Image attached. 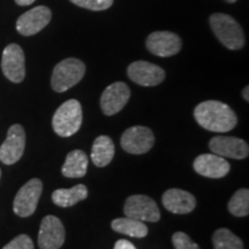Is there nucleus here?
I'll return each instance as SVG.
<instances>
[{"label":"nucleus","instance_id":"nucleus-1","mask_svg":"<svg viewBox=\"0 0 249 249\" xmlns=\"http://www.w3.org/2000/svg\"><path fill=\"white\" fill-rule=\"evenodd\" d=\"M194 117L197 124L209 132H230L238 124L235 112L225 103L218 101L200 103L195 107Z\"/></svg>","mask_w":249,"mask_h":249},{"label":"nucleus","instance_id":"nucleus-2","mask_svg":"<svg viewBox=\"0 0 249 249\" xmlns=\"http://www.w3.org/2000/svg\"><path fill=\"white\" fill-rule=\"evenodd\" d=\"M214 36L229 50H240L245 46L244 30L238 21L224 13H214L209 18Z\"/></svg>","mask_w":249,"mask_h":249},{"label":"nucleus","instance_id":"nucleus-3","mask_svg":"<svg viewBox=\"0 0 249 249\" xmlns=\"http://www.w3.org/2000/svg\"><path fill=\"white\" fill-rule=\"evenodd\" d=\"M82 124V107L79 101L70 99L57 108L52 118V127L61 138H70L79 132Z\"/></svg>","mask_w":249,"mask_h":249},{"label":"nucleus","instance_id":"nucleus-4","mask_svg":"<svg viewBox=\"0 0 249 249\" xmlns=\"http://www.w3.org/2000/svg\"><path fill=\"white\" fill-rule=\"evenodd\" d=\"M86 74V65L77 58H67L55 65L51 76L52 89L65 92L76 86Z\"/></svg>","mask_w":249,"mask_h":249},{"label":"nucleus","instance_id":"nucleus-5","mask_svg":"<svg viewBox=\"0 0 249 249\" xmlns=\"http://www.w3.org/2000/svg\"><path fill=\"white\" fill-rule=\"evenodd\" d=\"M124 216L140 222L156 223L160 220V208L156 202L147 195H132L124 205Z\"/></svg>","mask_w":249,"mask_h":249},{"label":"nucleus","instance_id":"nucleus-6","mask_svg":"<svg viewBox=\"0 0 249 249\" xmlns=\"http://www.w3.org/2000/svg\"><path fill=\"white\" fill-rule=\"evenodd\" d=\"M121 148L132 155L147 154L155 144V136L150 128L134 126L126 129L121 136Z\"/></svg>","mask_w":249,"mask_h":249},{"label":"nucleus","instance_id":"nucleus-7","mask_svg":"<svg viewBox=\"0 0 249 249\" xmlns=\"http://www.w3.org/2000/svg\"><path fill=\"white\" fill-rule=\"evenodd\" d=\"M43 183L39 179H31L18 192L13 202L14 213L20 217H29L36 211L42 195Z\"/></svg>","mask_w":249,"mask_h":249},{"label":"nucleus","instance_id":"nucleus-8","mask_svg":"<svg viewBox=\"0 0 249 249\" xmlns=\"http://www.w3.org/2000/svg\"><path fill=\"white\" fill-rule=\"evenodd\" d=\"M26 147V132L21 124L9 127L5 142L0 147V160L6 165H13L21 160Z\"/></svg>","mask_w":249,"mask_h":249},{"label":"nucleus","instance_id":"nucleus-9","mask_svg":"<svg viewBox=\"0 0 249 249\" xmlns=\"http://www.w3.org/2000/svg\"><path fill=\"white\" fill-rule=\"evenodd\" d=\"M66 238L64 224L58 217L46 216L40 223L38 247L40 249H60Z\"/></svg>","mask_w":249,"mask_h":249},{"label":"nucleus","instance_id":"nucleus-10","mask_svg":"<svg viewBox=\"0 0 249 249\" xmlns=\"http://www.w3.org/2000/svg\"><path fill=\"white\" fill-rule=\"evenodd\" d=\"M127 75L134 83L143 87H155L165 80V71L158 65L148 61L132 62L127 68Z\"/></svg>","mask_w":249,"mask_h":249},{"label":"nucleus","instance_id":"nucleus-11","mask_svg":"<svg viewBox=\"0 0 249 249\" xmlns=\"http://www.w3.org/2000/svg\"><path fill=\"white\" fill-rule=\"evenodd\" d=\"M1 70L4 75L14 83H20L26 76L23 50L18 44H9L5 48L1 58Z\"/></svg>","mask_w":249,"mask_h":249},{"label":"nucleus","instance_id":"nucleus-12","mask_svg":"<svg viewBox=\"0 0 249 249\" xmlns=\"http://www.w3.org/2000/svg\"><path fill=\"white\" fill-rule=\"evenodd\" d=\"M147 49L157 57H171L181 50V38L171 31H155L148 36Z\"/></svg>","mask_w":249,"mask_h":249},{"label":"nucleus","instance_id":"nucleus-13","mask_svg":"<svg viewBox=\"0 0 249 249\" xmlns=\"http://www.w3.org/2000/svg\"><path fill=\"white\" fill-rule=\"evenodd\" d=\"M130 97L129 87L124 82H114L102 93L101 107L105 116H114L124 107Z\"/></svg>","mask_w":249,"mask_h":249},{"label":"nucleus","instance_id":"nucleus-14","mask_svg":"<svg viewBox=\"0 0 249 249\" xmlns=\"http://www.w3.org/2000/svg\"><path fill=\"white\" fill-rule=\"evenodd\" d=\"M51 9L38 6L21 15L17 21V30L23 36H33L39 33L51 21Z\"/></svg>","mask_w":249,"mask_h":249},{"label":"nucleus","instance_id":"nucleus-15","mask_svg":"<svg viewBox=\"0 0 249 249\" xmlns=\"http://www.w3.org/2000/svg\"><path fill=\"white\" fill-rule=\"evenodd\" d=\"M210 150L220 157L245 160L249 155L248 143L233 136H214L209 142Z\"/></svg>","mask_w":249,"mask_h":249},{"label":"nucleus","instance_id":"nucleus-16","mask_svg":"<svg viewBox=\"0 0 249 249\" xmlns=\"http://www.w3.org/2000/svg\"><path fill=\"white\" fill-rule=\"evenodd\" d=\"M194 170L205 178L220 179L227 176L231 165L224 157L214 154H203L195 158Z\"/></svg>","mask_w":249,"mask_h":249},{"label":"nucleus","instance_id":"nucleus-17","mask_svg":"<svg viewBox=\"0 0 249 249\" xmlns=\"http://www.w3.org/2000/svg\"><path fill=\"white\" fill-rule=\"evenodd\" d=\"M161 202L165 209L177 214L189 213L196 207L195 196L179 188L167 189L163 194Z\"/></svg>","mask_w":249,"mask_h":249},{"label":"nucleus","instance_id":"nucleus-18","mask_svg":"<svg viewBox=\"0 0 249 249\" xmlns=\"http://www.w3.org/2000/svg\"><path fill=\"white\" fill-rule=\"evenodd\" d=\"M88 156L82 150H73L67 155L66 160L62 165L61 173L66 178H82L88 170Z\"/></svg>","mask_w":249,"mask_h":249},{"label":"nucleus","instance_id":"nucleus-19","mask_svg":"<svg viewBox=\"0 0 249 249\" xmlns=\"http://www.w3.org/2000/svg\"><path fill=\"white\" fill-rule=\"evenodd\" d=\"M114 143L111 138L101 135L93 141L91 149V160L97 167H105L114 157Z\"/></svg>","mask_w":249,"mask_h":249},{"label":"nucleus","instance_id":"nucleus-20","mask_svg":"<svg viewBox=\"0 0 249 249\" xmlns=\"http://www.w3.org/2000/svg\"><path fill=\"white\" fill-rule=\"evenodd\" d=\"M88 197V188L82 183L70 189H57L52 193V201L61 208H70Z\"/></svg>","mask_w":249,"mask_h":249},{"label":"nucleus","instance_id":"nucleus-21","mask_svg":"<svg viewBox=\"0 0 249 249\" xmlns=\"http://www.w3.org/2000/svg\"><path fill=\"white\" fill-rule=\"evenodd\" d=\"M112 230L121 234L132 236V238H144L148 235V227L144 222L126 217L117 218L111 223Z\"/></svg>","mask_w":249,"mask_h":249},{"label":"nucleus","instance_id":"nucleus-22","mask_svg":"<svg viewBox=\"0 0 249 249\" xmlns=\"http://www.w3.org/2000/svg\"><path fill=\"white\" fill-rule=\"evenodd\" d=\"M214 249H244V242L229 229H219L213 233Z\"/></svg>","mask_w":249,"mask_h":249},{"label":"nucleus","instance_id":"nucleus-23","mask_svg":"<svg viewBox=\"0 0 249 249\" xmlns=\"http://www.w3.org/2000/svg\"><path fill=\"white\" fill-rule=\"evenodd\" d=\"M229 211L235 217H246L249 213V191L246 188L235 192L229 201Z\"/></svg>","mask_w":249,"mask_h":249},{"label":"nucleus","instance_id":"nucleus-24","mask_svg":"<svg viewBox=\"0 0 249 249\" xmlns=\"http://www.w3.org/2000/svg\"><path fill=\"white\" fill-rule=\"evenodd\" d=\"M79 7L90 9V11H105L113 5L114 0H71Z\"/></svg>","mask_w":249,"mask_h":249},{"label":"nucleus","instance_id":"nucleus-25","mask_svg":"<svg viewBox=\"0 0 249 249\" xmlns=\"http://www.w3.org/2000/svg\"><path fill=\"white\" fill-rule=\"evenodd\" d=\"M174 249H200L197 244L189 238L186 233L176 232L172 236Z\"/></svg>","mask_w":249,"mask_h":249},{"label":"nucleus","instance_id":"nucleus-26","mask_svg":"<svg viewBox=\"0 0 249 249\" xmlns=\"http://www.w3.org/2000/svg\"><path fill=\"white\" fill-rule=\"evenodd\" d=\"M2 249H34V242L29 235L20 234L8 242Z\"/></svg>","mask_w":249,"mask_h":249},{"label":"nucleus","instance_id":"nucleus-27","mask_svg":"<svg viewBox=\"0 0 249 249\" xmlns=\"http://www.w3.org/2000/svg\"><path fill=\"white\" fill-rule=\"evenodd\" d=\"M113 249H136V247L130 241L120 239V240H118L116 242V245H114Z\"/></svg>","mask_w":249,"mask_h":249},{"label":"nucleus","instance_id":"nucleus-28","mask_svg":"<svg viewBox=\"0 0 249 249\" xmlns=\"http://www.w3.org/2000/svg\"><path fill=\"white\" fill-rule=\"evenodd\" d=\"M35 1L36 0H15V2H17L18 6H29Z\"/></svg>","mask_w":249,"mask_h":249},{"label":"nucleus","instance_id":"nucleus-29","mask_svg":"<svg viewBox=\"0 0 249 249\" xmlns=\"http://www.w3.org/2000/svg\"><path fill=\"white\" fill-rule=\"evenodd\" d=\"M242 97H244L246 102H249V87L248 86L242 90Z\"/></svg>","mask_w":249,"mask_h":249},{"label":"nucleus","instance_id":"nucleus-30","mask_svg":"<svg viewBox=\"0 0 249 249\" xmlns=\"http://www.w3.org/2000/svg\"><path fill=\"white\" fill-rule=\"evenodd\" d=\"M226 2H230V4H233V2H235L236 0H225Z\"/></svg>","mask_w":249,"mask_h":249},{"label":"nucleus","instance_id":"nucleus-31","mask_svg":"<svg viewBox=\"0 0 249 249\" xmlns=\"http://www.w3.org/2000/svg\"><path fill=\"white\" fill-rule=\"evenodd\" d=\"M0 178H1V170H0Z\"/></svg>","mask_w":249,"mask_h":249}]
</instances>
